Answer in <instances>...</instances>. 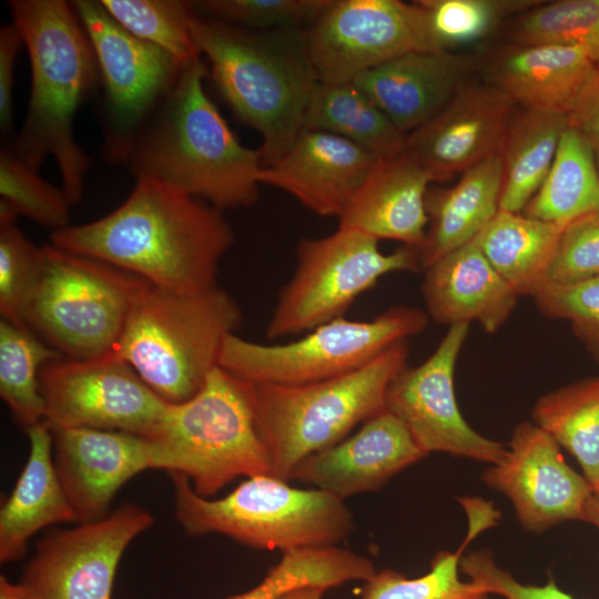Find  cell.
I'll list each match as a JSON object with an SVG mask.
<instances>
[{
	"mask_svg": "<svg viewBox=\"0 0 599 599\" xmlns=\"http://www.w3.org/2000/svg\"><path fill=\"white\" fill-rule=\"evenodd\" d=\"M515 105L488 82L467 80L438 113L407 134L406 151L432 182L463 174L498 154Z\"/></svg>",
	"mask_w": 599,
	"mask_h": 599,
	"instance_id": "18",
	"label": "cell"
},
{
	"mask_svg": "<svg viewBox=\"0 0 599 599\" xmlns=\"http://www.w3.org/2000/svg\"><path fill=\"white\" fill-rule=\"evenodd\" d=\"M418 248L403 245L392 253L378 240L341 227L324 237L303 238L296 247V266L281 288L266 327L276 339L309 332L342 317L355 300L393 272H419Z\"/></svg>",
	"mask_w": 599,
	"mask_h": 599,
	"instance_id": "11",
	"label": "cell"
},
{
	"mask_svg": "<svg viewBox=\"0 0 599 599\" xmlns=\"http://www.w3.org/2000/svg\"><path fill=\"white\" fill-rule=\"evenodd\" d=\"M481 480L511 501L520 526L531 534L582 521L592 491L583 475L565 461L552 437L527 420L515 426L507 456L489 465Z\"/></svg>",
	"mask_w": 599,
	"mask_h": 599,
	"instance_id": "17",
	"label": "cell"
},
{
	"mask_svg": "<svg viewBox=\"0 0 599 599\" xmlns=\"http://www.w3.org/2000/svg\"><path fill=\"white\" fill-rule=\"evenodd\" d=\"M599 275V213L579 217L562 231L546 283L572 284Z\"/></svg>",
	"mask_w": 599,
	"mask_h": 599,
	"instance_id": "42",
	"label": "cell"
},
{
	"mask_svg": "<svg viewBox=\"0 0 599 599\" xmlns=\"http://www.w3.org/2000/svg\"><path fill=\"white\" fill-rule=\"evenodd\" d=\"M424 272L422 292L427 315L438 324L477 322L493 334L517 305L519 296L473 242L443 256Z\"/></svg>",
	"mask_w": 599,
	"mask_h": 599,
	"instance_id": "25",
	"label": "cell"
},
{
	"mask_svg": "<svg viewBox=\"0 0 599 599\" xmlns=\"http://www.w3.org/2000/svg\"><path fill=\"white\" fill-rule=\"evenodd\" d=\"M234 242L222 211L166 184L136 179L111 213L50 234V244L175 292L217 286L219 265Z\"/></svg>",
	"mask_w": 599,
	"mask_h": 599,
	"instance_id": "1",
	"label": "cell"
},
{
	"mask_svg": "<svg viewBox=\"0 0 599 599\" xmlns=\"http://www.w3.org/2000/svg\"><path fill=\"white\" fill-rule=\"evenodd\" d=\"M145 437L151 444L152 469L186 476L202 497L214 496L241 476H272L248 385L220 366L193 397L169 403Z\"/></svg>",
	"mask_w": 599,
	"mask_h": 599,
	"instance_id": "7",
	"label": "cell"
},
{
	"mask_svg": "<svg viewBox=\"0 0 599 599\" xmlns=\"http://www.w3.org/2000/svg\"><path fill=\"white\" fill-rule=\"evenodd\" d=\"M71 7L92 45L103 83L106 153L111 160L125 161L183 64L125 30L101 1L75 0Z\"/></svg>",
	"mask_w": 599,
	"mask_h": 599,
	"instance_id": "12",
	"label": "cell"
},
{
	"mask_svg": "<svg viewBox=\"0 0 599 599\" xmlns=\"http://www.w3.org/2000/svg\"><path fill=\"white\" fill-rule=\"evenodd\" d=\"M508 38L512 44L576 48L599 65V0L541 1L515 17Z\"/></svg>",
	"mask_w": 599,
	"mask_h": 599,
	"instance_id": "34",
	"label": "cell"
},
{
	"mask_svg": "<svg viewBox=\"0 0 599 599\" xmlns=\"http://www.w3.org/2000/svg\"><path fill=\"white\" fill-rule=\"evenodd\" d=\"M378 158L336 134L304 129L257 181L281 189L322 216H339Z\"/></svg>",
	"mask_w": 599,
	"mask_h": 599,
	"instance_id": "21",
	"label": "cell"
},
{
	"mask_svg": "<svg viewBox=\"0 0 599 599\" xmlns=\"http://www.w3.org/2000/svg\"><path fill=\"white\" fill-rule=\"evenodd\" d=\"M468 332L469 324L449 326L424 363L406 366L392 379L385 407L405 424L427 455L446 453L498 464L507 456L508 448L473 429L456 402L455 366Z\"/></svg>",
	"mask_w": 599,
	"mask_h": 599,
	"instance_id": "16",
	"label": "cell"
},
{
	"mask_svg": "<svg viewBox=\"0 0 599 599\" xmlns=\"http://www.w3.org/2000/svg\"><path fill=\"white\" fill-rule=\"evenodd\" d=\"M473 59L446 50L394 58L352 80L406 135L438 113L467 81Z\"/></svg>",
	"mask_w": 599,
	"mask_h": 599,
	"instance_id": "22",
	"label": "cell"
},
{
	"mask_svg": "<svg viewBox=\"0 0 599 599\" xmlns=\"http://www.w3.org/2000/svg\"><path fill=\"white\" fill-rule=\"evenodd\" d=\"M0 205L53 231L69 226L72 205L62 189L44 181L10 148L0 154Z\"/></svg>",
	"mask_w": 599,
	"mask_h": 599,
	"instance_id": "39",
	"label": "cell"
},
{
	"mask_svg": "<svg viewBox=\"0 0 599 599\" xmlns=\"http://www.w3.org/2000/svg\"><path fill=\"white\" fill-rule=\"evenodd\" d=\"M17 216L0 205V315L23 325L26 309L43 272L42 246L30 242L16 224Z\"/></svg>",
	"mask_w": 599,
	"mask_h": 599,
	"instance_id": "37",
	"label": "cell"
},
{
	"mask_svg": "<svg viewBox=\"0 0 599 599\" xmlns=\"http://www.w3.org/2000/svg\"><path fill=\"white\" fill-rule=\"evenodd\" d=\"M483 529L470 524L466 541L459 550L438 551L430 561L427 573L407 578L399 571L386 568L364 582L361 599H488L489 592L471 580H463L459 558L465 546Z\"/></svg>",
	"mask_w": 599,
	"mask_h": 599,
	"instance_id": "35",
	"label": "cell"
},
{
	"mask_svg": "<svg viewBox=\"0 0 599 599\" xmlns=\"http://www.w3.org/2000/svg\"><path fill=\"white\" fill-rule=\"evenodd\" d=\"M170 476L175 517L191 536L216 532L254 549L283 554L335 546L355 527L343 499L316 488L292 487L271 475L248 477L219 499L197 495L182 474Z\"/></svg>",
	"mask_w": 599,
	"mask_h": 599,
	"instance_id": "8",
	"label": "cell"
},
{
	"mask_svg": "<svg viewBox=\"0 0 599 599\" xmlns=\"http://www.w3.org/2000/svg\"><path fill=\"white\" fill-rule=\"evenodd\" d=\"M222 287L183 293L149 284L128 317L115 354L162 399L183 403L219 366L224 339L242 325Z\"/></svg>",
	"mask_w": 599,
	"mask_h": 599,
	"instance_id": "5",
	"label": "cell"
},
{
	"mask_svg": "<svg viewBox=\"0 0 599 599\" xmlns=\"http://www.w3.org/2000/svg\"><path fill=\"white\" fill-rule=\"evenodd\" d=\"M426 456L405 424L385 409L363 423L351 437L305 457L290 480L345 500L380 489L392 477Z\"/></svg>",
	"mask_w": 599,
	"mask_h": 599,
	"instance_id": "20",
	"label": "cell"
},
{
	"mask_svg": "<svg viewBox=\"0 0 599 599\" xmlns=\"http://www.w3.org/2000/svg\"><path fill=\"white\" fill-rule=\"evenodd\" d=\"M51 432L55 470L79 522L104 518L118 490L152 469L151 444L144 436L92 428Z\"/></svg>",
	"mask_w": 599,
	"mask_h": 599,
	"instance_id": "19",
	"label": "cell"
},
{
	"mask_svg": "<svg viewBox=\"0 0 599 599\" xmlns=\"http://www.w3.org/2000/svg\"><path fill=\"white\" fill-rule=\"evenodd\" d=\"M327 589L316 586H305L295 588L278 599H323V595Z\"/></svg>",
	"mask_w": 599,
	"mask_h": 599,
	"instance_id": "48",
	"label": "cell"
},
{
	"mask_svg": "<svg viewBox=\"0 0 599 599\" xmlns=\"http://www.w3.org/2000/svg\"><path fill=\"white\" fill-rule=\"evenodd\" d=\"M9 7L31 65L28 113L10 150L34 171L48 155L53 156L62 190L73 205L82 197L89 166V158L75 142L73 121L97 82V59L65 1L13 0Z\"/></svg>",
	"mask_w": 599,
	"mask_h": 599,
	"instance_id": "3",
	"label": "cell"
},
{
	"mask_svg": "<svg viewBox=\"0 0 599 599\" xmlns=\"http://www.w3.org/2000/svg\"><path fill=\"white\" fill-rule=\"evenodd\" d=\"M566 226L499 210L473 243L518 296L532 297L546 284Z\"/></svg>",
	"mask_w": 599,
	"mask_h": 599,
	"instance_id": "28",
	"label": "cell"
},
{
	"mask_svg": "<svg viewBox=\"0 0 599 599\" xmlns=\"http://www.w3.org/2000/svg\"><path fill=\"white\" fill-rule=\"evenodd\" d=\"M0 599H28V597L19 583H12L4 576H1Z\"/></svg>",
	"mask_w": 599,
	"mask_h": 599,
	"instance_id": "49",
	"label": "cell"
},
{
	"mask_svg": "<svg viewBox=\"0 0 599 599\" xmlns=\"http://www.w3.org/2000/svg\"><path fill=\"white\" fill-rule=\"evenodd\" d=\"M29 456L0 510V561L22 558L29 539L42 528L77 521L53 460V435L42 422L27 432Z\"/></svg>",
	"mask_w": 599,
	"mask_h": 599,
	"instance_id": "26",
	"label": "cell"
},
{
	"mask_svg": "<svg viewBox=\"0 0 599 599\" xmlns=\"http://www.w3.org/2000/svg\"><path fill=\"white\" fill-rule=\"evenodd\" d=\"M541 1L534 0H420L433 35L441 50L487 37L501 20Z\"/></svg>",
	"mask_w": 599,
	"mask_h": 599,
	"instance_id": "38",
	"label": "cell"
},
{
	"mask_svg": "<svg viewBox=\"0 0 599 599\" xmlns=\"http://www.w3.org/2000/svg\"><path fill=\"white\" fill-rule=\"evenodd\" d=\"M191 34L234 114L262 136V166L281 159L304 130L318 80L304 29L253 30L194 13Z\"/></svg>",
	"mask_w": 599,
	"mask_h": 599,
	"instance_id": "4",
	"label": "cell"
},
{
	"mask_svg": "<svg viewBox=\"0 0 599 599\" xmlns=\"http://www.w3.org/2000/svg\"><path fill=\"white\" fill-rule=\"evenodd\" d=\"M408 355V341H402L337 377L297 385L246 382L272 476L290 481L305 457L336 445L356 425L385 410L387 387L407 366Z\"/></svg>",
	"mask_w": 599,
	"mask_h": 599,
	"instance_id": "6",
	"label": "cell"
},
{
	"mask_svg": "<svg viewBox=\"0 0 599 599\" xmlns=\"http://www.w3.org/2000/svg\"><path fill=\"white\" fill-rule=\"evenodd\" d=\"M42 253L43 272L23 325L64 358L115 353L133 304L150 283L52 244Z\"/></svg>",
	"mask_w": 599,
	"mask_h": 599,
	"instance_id": "9",
	"label": "cell"
},
{
	"mask_svg": "<svg viewBox=\"0 0 599 599\" xmlns=\"http://www.w3.org/2000/svg\"><path fill=\"white\" fill-rule=\"evenodd\" d=\"M152 524L144 508L125 504L100 520L52 532L37 544L19 585L28 599H111L124 550Z\"/></svg>",
	"mask_w": 599,
	"mask_h": 599,
	"instance_id": "15",
	"label": "cell"
},
{
	"mask_svg": "<svg viewBox=\"0 0 599 599\" xmlns=\"http://www.w3.org/2000/svg\"><path fill=\"white\" fill-rule=\"evenodd\" d=\"M312 582L308 564L296 554H285L252 589L225 599H278L284 593Z\"/></svg>",
	"mask_w": 599,
	"mask_h": 599,
	"instance_id": "44",
	"label": "cell"
},
{
	"mask_svg": "<svg viewBox=\"0 0 599 599\" xmlns=\"http://www.w3.org/2000/svg\"><path fill=\"white\" fill-rule=\"evenodd\" d=\"M206 75L201 57L182 65L125 161L136 179L166 184L220 211L251 206L258 199L261 152L236 139L205 92Z\"/></svg>",
	"mask_w": 599,
	"mask_h": 599,
	"instance_id": "2",
	"label": "cell"
},
{
	"mask_svg": "<svg viewBox=\"0 0 599 599\" xmlns=\"http://www.w3.org/2000/svg\"><path fill=\"white\" fill-rule=\"evenodd\" d=\"M39 380L43 423L51 430L92 428L145 437L169 405L115 353L50 361L41 367Z\"/></svg>",
	"mask_w": 599,
	"mask_h": 599,
	"instance_id": "14",
	"label": "cell"
},
{
	"mask_svg": "<svg viewBox=\"0 0 599 599\" xmlns=\"http://www.w3.org/2000/svg\"><path fill=\"white\" fill-rule=\"evenodd\" d=\"M331 0L190 1L199 14L253 30L302 29L319 17Z\"/></svg>",
	"mask_w": 599,
	"mask_h": 599,
	"instance_id": "40",
	"label": "cell"
},
{
	"mask_svg": "<svg viewBox=\"0 0 599 599\" xmlns=\"http://www.w3.org/2000/svg\"><path fill=\"white\" fill-rule=\"evenodd\" d=\"M130 33L154 44L185 64L201 57L191 34L195 13L190 1L100 0Z\"/></svg>",
	"mask_w": 599,
	"mask_h": 599,
	"instance_id": "36",
	"label": "cell"
},
{
	"mask_svg": "<svg viewBox=\"0 0 599 599\" xmlns=\"http://www.w3.org/2000/svg\"><path fill=\"white\" fill-rule=\"evenodd\" d=\"M567 125L565 115L526 109L515 112L498 152L502 165L500 210L524 211L549 173Z\"/></svg>",
	"mask_w": 599,
	"mask_h": 599,
	"instance_id": "29",
	"label": "cell"
},
{
	"mask_svg": "<svg viewBox=\"0 0 599 599\" xmlns=\"http://www.w3.org/2000/svg\"><path fill=\"white\" fill-rule=\"evenodd\" d=\"M23 44L19 28L14 22L0 30V128L7 135L12 126V91L18 51Z\"/></svg>",
	"mask_w": 599,
	"mask_h": 599,
	"instance_id": "45",
	"label": "cell"
},
{
	"mask_svg": "<svg viewBox=\"0 0 599 599\" xmlns=\"http://www.w3.org/2000/svg\"><path fill=\"white\" fill-rule=\"evenodd\" d=\"M582 521L591 524L599 530V488L592 489L588 497L585 504Z\"/></svg>",
	"mask_w": 599,
	"mask_h": 599,
	"instance_id": "47",
	"label": "cell"
},
{
	"mask_svg": "<svg viewBox=\"0 0 599 599\" xmlns=\"http://www.w3.org/2000/svg\"><path fill=\"white\" fill-rule=\"evenodd\" d=\"M589 145L599 170V65L579 94L567 116Z\"/></svg>",
	"mask_w": 599,
	"mask_h": 599,
	"instance_id": "46",
	"label": "cell"
},
{
	"mask_svg": "<svg viewBox=\"0 0 599 599\" xmlns=\"http://www.w3.org/2000/svg\"><path fill=\"white\" fill-rule=\"evenodd\" d=\"M459 571L489 595L504 599H575L557 586L551 575L542 586L519 582L495 561L493 552L486 548L461 555Z\"/></svg>",
	"mask_w": 599,
	"mask_h": 599,
	"instance_id": "43",
	"label": "cell"
},
{
	"mask_svg": "<svg viewBox=\"0 0 599 599\" xmlns=\"http://www.w3.org/2000/svg\"><path fill=\"white\" fill-rule=\"evenodd\" d=\"M308 59L318 82H351L399 55L439 51L419 1L331 0L305 30Z\"/></svg>",
	"mask_w": 599,
	"mask_h": 599,
	"instance_id": "13",
	"label": "cell"
},
{
	"mask_svg": "<svg viewBox=\"0 0 599 599\" xmlns=\"http://www.w3.org/2000/svg\"><path fill=\"white\" fill-rule=\"evenodd\" d=\"M61 357L27 326L0 319V396L26 432L44 419L40 369Z\"/></svg>",
	"mask_w": 599,
	"mask_h": 599,
	"instance_id": "33",
	"label": "cell"
},
{
	"mask_svg": "<svg viewBox=\"0 0 599 599\" xmlns=\"http://www.w3.org/2000/svg\"><path fill=\"white\" fill-rule=\"evenodd\" d=\"M592 213H599V170L585 139L568 124L549 173L524 214L568 225Z\"/></svg>",
	"mask_w": 599,
	"mask_h": 599,
	"instance_id": "31",
	"label": "cell"
},
{
	"mask_svg": "<svg viewBox=\"0 0 599 599\" xmlns=\"http://www.w3.org/2000/svg\"><path fill=\"white\" fill-rule=\"evenodd\" d=\"M532 297L544 316L569 319L573 335L599 362V275L572 284L546 283Z\"/></svg>",
	"mask_w": 599,
	"mask_h": 599,
	"instance_id": "41",
	"label": "cell"
},
{
	"mask_svg": "<svg viewBox=\"0 0 599 599\" xmlns=\"http://www.w3.org/2000/svg\"><path fill=\"white\" fill-rule=\"evenodd\" d=\"M502 165L499 154L465 171L449 189H428V226L417 247L422 271L473 242L500 210Z\"/></svg>",
	"mask_w": 599,
	"mask_h": 599,
	"instance_id": "27",
	"label": "cell"
},
{
	"mask_svg": "<svg viewBox=\"0 0 599 599\" xmlns=\"http://www.w3.org/2000/svg\"><path fill=\"white\" fill-rule=\"evenodd\" d=\"M532 423L579 463L592 489L599 488V377L576 380L540 396Z\"/></svg>",
	"mask_w": 599,
	"mask_h": 599,
	"instance_id": "32",
	"label": "cell"
},
{
	"mask_svg": "<svg viewBox=\"0 0 599 599\" xmlns=\"http://www.w3.org/2000/svg\"><path fill=\"white\" fill-rule=\"evenodd\" d=\"M596 65L579 49L508 43L485 63V81L522 109L568 116Z\"/></svg>",
	"mask_w": 599,
	"mask_h": 599,
	"instance_id": "24",
	"label": "cell"
},
{
	"mask_svg": "<svg viewBox=\"0 0 599 599\" xmlns=\"http://www.w3.org/2000/svg\"><path fill=\"white\" fill-rule=\"evenodd\" d=\"M304 129L336 134L376 158L406 150L407 135L352 81L317 82L307 104Z\"/></svg>",
	"mask_w": 599,
	"mask_h": 599,
	"instance_id": "30",
	"label": "cell"
},
{
	"mask_svg": "<svg viewBox=\"0 0 599 599\" xmlns=\"http://www.w3.org/2000/svg\"><path fill=\"white\" fill-rule=\"evenodd\" d=\"M428 315L419 308L393 306L370 321L343 316L286 344H260L225 337L219 366L250 383L297 385L354 372L394 344L422 333Z\"/></svg>",
	"mask_w": 599,
	"mask_h": 599,
	"instance_id": "10",
	"label": "cell"
},
{
	"mask_svg": "<svg viewBox=\"0 0 599 599\" xmlns=\"http://www.w3.org/2000/svg\"><path fill=\"white\" fill-rule=\"evenodd\" d=\"M430 177L404 152L378 158L365 181L338 216V226L376 240L419 247L426 235V194Z\"/></svg>",
	"mask_w": 599,
	"mask_h": 599,
	"instance_id": "23",
	"label": "cell"
}]
</instances>
